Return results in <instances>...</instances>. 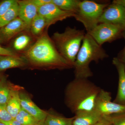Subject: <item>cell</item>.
<instances>
[{
  "label": "cell",
  "mask_w": 125,
  "mask_h": 125,
  "mask_svg": "<svg viewBox=\"0 0 125 125\" xmlns=\"http://www.w3.org/2000/svg\"><path fill=\"white\" fill-rule=\"evenodd\" d=\"M112 125H125V113L104 116Z\"/></svg>",
  "instance_id": "24"
},
{
  "label": "cell",
  "mask_w": 125,
  "mask_h": 125,
  "mask_svg": "<svg viewBox=\"0 0 125 125\" xmlns=\"http://www.w3.org/2000/svg\"><path fill=\"white\" fill-rule=\"evenodd\" d=\"M46 125L44 123V122H39L37 124H35V125Z\"/></svg>",
  "instance_id": "33"
},
{
  "label": "cell",
  "mask_w": 125,
  "mask_h": 125,
  "mask_svg": "<svg viewBox=\"0 0 125 125\" xmlns=\"http://www.w3.org/2000/svg\"><path fill=\"white\" fill-rule=\"evenodd\" d=\"M21 107L39 122L45 121L48 113L38 107L26 94L20 93Z\"/></svg>",
  "instance_id": "13"
},
{
  "label": "cell",
  "mask_w": 125,
  "mask_h": 125,
  "mask_svg": "<svg viewBox=\"0 0 125 125\" xmlns=\"http://www.w3.org/2000/svg\"><path fill=\"white\" fill-rule=\"evenodd\" d=\"M27 66V62L22 57L0 55V72L8 69L23 68Z\"/></svg>",
  "instance_id": "16"
},
{
  "label": "cell",
  "mask_w": 125,
  "mask_h": 125,
  "mask_svg": "<svg viewBox=\"0 0 125 125\" xmlns=\"http://www.w3.org/2000/svg\"><path fill=\"white\" fill-rule=\"evenodd\" d=\"M85 34L84 30L68 27L63 32H56L52 36L57 51L73 67Z\"/></svg>",
  "instance_id": "4"
},
{
  "label": "cell",
  "mask_w": 125,
  "mask_h": 125,
  "mask_svg": "<svg viewBox=\"0 0 125 125\" xmlns=\"http://www.w3.org/2000/svg\"><path fill=\"white\" fill-rule=\"evenodd\" d=\"M111 93L101 89L95 102L94 110L103 117L125 113V105L112 102Z\"/></svg>",
  "instance_id": "6"
},
{
  "label": "cell",
  "mask_w": 125,
  "mask_h": 125,
  "mask_svg": "<svg viewBox=\"0 0 125 125\" xmlns=\"http://www.w3.org/2000/svg\"><path fill=\"white\" fill-rule=\"evenodd\" d=\"M16 0H4L0 2V17L15 3Z\"/></svg>",
  "instance_id": "26"
},
{
  "label": "cell",
  "mask_w": 125,
  "mask_h": 125,
  "mask_svg": "<svg viewBox=\"0 0 125 125\" xmlns=\"http://www.w3.org/2000/svg\"><path fill=\"white\" fill-rule=\"evenodd\" d=\"M14 119L22 125H33L39 122L22 108Z\"/></svg>",
  "instance_id": "23"
},
{
  "label": "cell",
  "mask_w": 125,
  "mask_h": 125,
  "mask_svg": "<svg viewBox=\"0 0 125 125\" xmlns=\"http://www.w3.org/2000/svg\"><path fill=\"white\" fill-rule=\"evenodd\" d=\"M0 122L4 123L6 125H22L15 119H13L8 121H5L0 120Z\"/></svg>",
  "instance_id": "30"
},
{
  "label": "cell",
  "mask_w": 125,
  "mask_h": 125,
  "mask_svg": "<svg viewBox=\"0 0 125 125\" xmlns=\"http://www.w3.org/2000/svg\"><path fill=\"white\" fill-rule=\"evenodd\" d=\"M38 14L46 20L48 28L52 25L71 17H74L73 12L62 10L52 2L38 8Z\"/></svg>",
  "instance_id": "9"
},
{
  "label": "cell",
  "mask_w": 125,
  "mask_h": 125,
  "mask_svg": "<svg viewBox=\"0 0 125 125\" xmlns=\"http://www.w3.org/2000/svg\"><path fill=\"white\" fill-rule=\"evenodd\" d=\"M101 89L88 79L75 78L66 90V103L75 114L94 110L96 98Z\"/></svg>",
  "instance_id": "2"
},
{
  "label": "cell",
  "mask_w": 125,
  "mask_h": 125,
  "mask_svg": "<svg viewBox=\"0 0 125 125\" xmlns=\"http://www.w3.org/2000/svg\"><path fill=\"white\" fill-rule=\"evenodd\" d=\"M17 1L19 7L18 17L25 24L29 31L32 21L38 14V8L32 0H17Z\"/></svg>",
  "instance_id": "11"
},
{
  "label": "cell",
  "mask_w": 125,
  "mask_h": 125,
  "mask_svg": "<svg viewBox=\"0 0 125 125\" xmlns=\"http://www.w3.org/2000/svg\"><path fill=\"white\" fill-rule=\"evenodd\" d=\"M46 30H48L46 20L42 16L38 14L31 23L29 31L36 39L41 37Z\"/></svg>",
  "instance_id": "18"
},
{
  "label": "cell",
  "mask_w": 125,
  "mask_h": 125,
  "mask_svg": "<svg viewBox=\"0 0 125 125\" xmlns=\"http://www.w3.org/2000/svg\"><path fill=\"white\" fill-rule=\"evenodd\" d=\"M28 65L36 68L62 70L73 68L57 51L46 30L27 51L21 55Z\"/></svg>",
  "instance_id": "1"
},
{
  "label": "cell",
  "mask_w": 125,
  "mask_h": 125,
  "mask_svg": "<svg viewBox=\"0 0 125 125\" xmlns=\"http://www.w3.org/2000/svg\"><path fill=\"white\" fill-rule=\"evenodd\" d=\"M6 107L13 119L15 118L21 108L20 92L16 88H11V92Z\"/></svg>",
  "instance_id": "17"
},
{
  "label": "cell",
  "mask_w": 125,
  "mask_h": 125,
  "mask_svg": "<svg viewBox=\"0 0 125 125\" xmlns=\"http://www.w3.org/2000/svg\"><path fill=\"white\" fill-rule=\"evenodd\" d=\"M25 31H29L25 24L18 17L0 29V43L9 42Z\"/></svg>",
  "instance_id": "10"
},
{
  "label": "cell",
  "mask_w": 125,
  "mask_h": 125,
  "mask_svg": "<svg viewBox=\"0 0 125 125\" xmlns=\"http://www.w3.org/2000/svg\"><path fill=\"white\" fill-rule=\"evenodd\" d=\"M37 40L29 31H24L14 38L10 48L21 55L29 50Z\"/></svg>",
  "instance_id": "12"
},
{
  "label": "cell",
  "mask_w": 125,
  "mask_h": 125,
  "mask_svg": "<svg viewBox=\"0 0 125 125\" xmlns=\"http://www.w3.org/2000/svg\"><path fill=\"white\" fill-rule=\"evenodd\" d=\"M108 5L93 1H81L74 17L83 25L87 33L89 32L99 24V19Z\"/></svg>",
  "instance_id": "5"
},
{
  "label": "cell",
  "mask_w": 125,
  "mask_h": 125,
  "mask_svg": "<svg viewBox=\"0 0 125 125\" xmlns=\"http://www.w3.org/2000/svg\"><path fill=\"white\" fill-rule=\"evenodd\" d=\"M36 6L38 8L45 5L46 4L52 2V0H32Z\"/></svg>",
  "instance_id": "28"
},
{
  "label": "cell",
  "mask_w": 125,
  "mask_h": 125,
  "mask_svg": "<svg viewBox=\"0 0 125 125\" xmlns=\"http://www.w3.org/2000/svg\"><path fill=\"white\" fill-rule=\"evenodd\" d=\"M108 57L102 46L92 36L85 34L73 65L75 78L88 79L93 76L89 66L92 62H98Z\"/></svg>",
  "instance_id": "3"
},
{
  "label": "cell",
  "mask_w": 125,
  "mask_h": 125,
  "mask_svg": "<svg viewBox=\"0 0 125 125\" xmlns=\"http://www.w3.org/2000/svg\"><path fill=\"white\" fill-rule=\"evenodd\" d=\"M93 125H112L111 123L104 117L97 122Z\"/></svg>",
  "instance_id": "29"
},
{
  "label": "cell",
  "mask_w": 125,
  "mask_h": 125,
  "mask_svg": "<svg viewBox=\"0 0 125 125\" xmlns=\"http://www.w3.org/2000/svg\"><path fill=\"white\" fill-rule=\"evenodd\" d=\"M0 125H5V124H4V123H2V122H0Z\"/></svg>",
  "instance_id": "34"
},
{
  "label": "cell",
  "mask_w": 125,
  "mask_h": 125,
  "mask_svg": "<svg viewBox=\"0 0 125 125\" xmlns=\"http://www.w3.org/2000/svg\"><path fill=\"white\" fill-rule=\"evenodd\" d=\"M5 77L0 78V104H6L10 97L11 87Z\"/></svg>",
  "instance_id": "22"
},
{
  "label": "cell",
  "mask_w": 125,
  "mask_h": 125,
  "mask_svg": "<svg viewBox=\"0 0 125 125\" xmlns=\"http://www.w3.org/2000/svg\"><path fill=\"white\" fill-rule=\"evenodd\" d=\"M81 1L79 0H52V2L60 9L73 12L75 14L78 11Z\"/></svg>",
  "instance_id": "20"
},
{
  "label": "cell",
  "mask_w": 125,
  "mask_h": 125,
  "mask_svg": "<svg viewBox=\"0 0 125 125\" xmlns=\"http://www.w3.org/2000/svg\"><path fill=\"white\" fill-rule=\"evenodd\" d=\"M112 2L121 5L125 8V0H114Z\"/></svg>",
  "instance_id": "32"
},
{
  "label": "cell",
  "mask_w": 125,
  "mask_h": 125,
  "mask_svg": "<svg viewBox=\"0 0 125 125\" xmlns=\"http://www.w3.org/2000/svg\"><path fill=\"white\" fill-rule=\"evenodd\" d=\"M19 7L17 0L10 8L0 17V29L18 17Z\"/></svg>",
  "instance_id": "19"
},
{
  "label": "cell",
  "mask_w": 125,
  "mask_h": 125,
  "mask_svg": "<svg viewBox=\"0 0 125 125\" xmlns=\"http://www.w3.org/2000/svg\"><path fill=\"white\" fill-rule=\"evenodd\" d=\"M124 29L114 25L100 23L96 26L89 34L94 40L101 46L105 42H111L123 33Z\"/></svg>",
  "instance_id": "7"
},
{
  "label": "cell",
  "mask_w": 125,
  "mask_h": 125,
  "mask_svg": "<svg viewBox=\"0 0 125 125\" xmlns=\"http://www.w3.org/2000/svg\"><path fill=\"white\" fill-rule=\"evenodd\" d=\"M122 35H123V37H124L125 39V29L123 30V33H122ZM120 60H121L125 65V47L124 50H123V53H122V59H120Z\"/></svg>",
  "instance_id": "31"
},
{
  "label": "cell",
  "mask_w": 125,
  "mask_h": 125,
  "mask_svg": "<svg viewBox=\"0 0 125 125\" xmlns=\"http://www.w3.org/2000/svg\"><path fill=\"white\" fill-rule=\"evenodd\" d=\"M112 63L116 68L118 75L117 94L114 102L125 105V65L117 57H114Z\"/></svg>",
  "instance_id": "14"
},
{
  "label": "cell",
  "mask_w": 125,
  "mask_h": 125,
  "mask_svg": "<svg viewBox=\"0 0 125 125\" xmlns=\"http://www.w3.org/2000/svg\"><path fill=\"white\" fill-rule=\"evenodd\" d=\"M75 115L73 125H93L103 117L94 110L81 112Z\"/></svg>",
  "instance_id": "15"
},
{
  "label": "cell",
  "mask_w": 125,
  "mask_h": 125,
  "mask_svg": "<svg viewBox=\"0 0 125 125\" xmlns=\"http://www.w3.org/2000/svg\"><path fill=\"white\" fill-rule=\"evenodd\" d=\"M99 23L110 24L125 29V8L113 3L104 10L99 21Z\"/></svg>",
  "instance_id": "8"
},
{
  "label": "cell",
  "mask_w": 125,
  "mask_h": 125,
  "mask_svg": "<svg viewBox=\"0 0 125 125\" xmlns=\"http://www.w3.org/2000/svg\"><path fill=\"white\" fill-rule=\"evenodd\" d=\"M13 119L7 110L6 104H0V120L8 121Z\"/></svg>",
  "instance_id": "25"
},
{
  "label": "cell",
  "mask_w": 125,
  "mask_h": 125,
  "mask_svg": "<svg viewBox=\"0 0 125 125\" xmlns=\"http://www.w3.org/2000/svg\"><path fill=\"white\" fill-rule=\"evenodd\" d=\"M0 55L12 56L15 57L21 58L22 56L20 54L16 53L10 48L2 47L0 45Z\"/></svg>",
  "instance_id": "27"
},
{
  "label": "cell",
  "mask_w": 125,
  "mask_h": 125,
  "mask_svg": "<svg viewBox=\"0 0 125 125\" xmlns=\"http://www.w3.org/2000/svg\"><path fill=\"white\" fill-rule=\"evenodd\" d=\"M73 117L66 118L53 114H48L44 123L46 125H73Z\"/></svg>",
  "instance_id": "21"
}]
</instances>
